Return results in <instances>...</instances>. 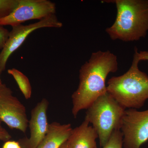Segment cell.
I'll return each mask as SVG.
<instances>
[{
  "mask_svg": "<svg viewBox=\"0 0 148 148\" xmlns=\"http://www.w3.org/2000/svg\"><path fill=\"white\" fill-rule=\"evenodd\" d=\"M118 69L117 56L110 51L92 53L80 69L78 86L72 95V112L75 118L80 111L87 110L95 100L107 93L106 78L110 73Z\"/></svg>",
  "mask_w": 148,
  "mask_h": 148,
  "instance_id": "6da1fadb",
  "label": "cell"
},
{
  "mask_svg": "<svg viewBox=\"0 0 148 148\" xmlns=\"http://www.w3.org/2000/svg\"><path fill=\"white\" fill-rule=\"evenodd\" d=\"M117 14L114 22L106 32L112 40L138 41L148 31V0H114Z\"/></svg>",
  "mask_w": 148,
  "mask_h": 148,
  "instance_id": "7a4b0ae2",
  "label": "cell"
},
{
  "mask_svg": "<svg viewBox=\"0 0 148 148\" xmlns=\"http://www.w3.org/2000/svg\"><path fill=\"white\" fill-rule=\"evenodd\" d=\"M140 62L134 53L129 70L108 82L107 92L125 109H140L148 99V76L139 69Z\"/></svg>",
  "mask_w": 148,
  "mask_h": 148,
  "instance_id": "3957f363",
  "label": "cell"
},
{
  "mask_svg": "<svg viewBox=\"0 0 148 148\" xmlns=\"http://www.w3.org/2000/svg\"><path fill=\"white\" fill-rule=\"evenodd\" d=\"M87 110L85 119L92 125L103 148L114 130H120L125 109L107 92L95 100Z\"/></svg>",
  "mask_w": 148,
  "mask_h": 148,
  "instance_id": "277c9868",
  "label": "cell"
},
{
  "mask_svg": "<svg viewBox=\"0 0 148 148\" xmlns=\"http://www.w3.org/2000/svg\"><path fill=\"white\" fill-rule=\"evenodd\" d=\"M62 26L63 24L58 20L56 15L53 14L32 24L12 27L8 39L0 51V75L5 70L10 56L23 44L32 32L42 28H60Z\"/></svg>",
  "mask_w": 148,
  "mask_h": 148,
  "instance_id": "5b68a950",
  "label": "cell"
},
{
  "mask_svg": "<svg viewBox=\"0 0 148 148\" xmlns=\"http://www.w3.org/2000/svg\"><path fill=\"white\" fill-rule=\"evenodd\" d=\"M56 13V4L49 0H18L14 10L0 20V25L12 27L29 20H42Z\"/></svg>",
  "mask_w": 148,
  "mask_h": 148,
  "instance_id": "8992f818",
  "label": "cell"
},
{
  "mask_svg": "<svg viewBox=\"0 0 148 148\" xmlns=\"http://www.w3.org/2000/svg\"><path fill=\"white\" fill-rule=\"evenodd\" d=\"M120 130L124 148H140L148 140V110H125Z\"/></svg>",
  "mask_w": 148,
  "mask_h": 148,
  "instance_id": "52a82bcc",
  "label": "cell"
},
{
  "mask_svg": "<svg viewBox=\"0 0 148 148\" xmlns=\"http://www.w3.org/2000/svg\"><path fill=\"white\" fill-rule=\"evenodd\" d=\"M0 120L11 129L27 132L29 121L26 108L2 83L0 84Z\"/></svg>",
  "mask_w": 148,
  "mask_h": 148,
  "instance_id": "ba28073f",
  "label": "cell"
},
{
  "mask_svg": "<svg viewBox=\"0 0 148 148\" xmlns=\"http://www.w3.org/2000/svg\"><path fill=\"white\" fill-rule=\"evenodd\" d=\"M49 104L47 99L43 98L32 110L28 124L30 137H24L18 141L21 148H37L45 137L49 124L47 116Z\"/></svg>",
  "mask_w": 148,
  "mask_h": 148,
  "instance_id": "9c48e42d",
  "label": "cell"
},
{
  "mask_svg": "<svg viewBox=\"0 0 148 148\" xmlns=\"http://www.w3.org/2000/svg\"><path fill=\"white\" fill-rule=\"evenodd\" d=\"M87 119L72 130L67 141L69 148H96L98 135Z\"/></svg>",
  "mask_w": 148,
  "mask_h": 148,
  "instance_id": "30bf717a",
  "label": "cell"
},
{
  "mask_svg": "<svg viewBox=\"0 0 148 148\" xmlns=\"http://www.w3.org/2000/svg\"><path fill=\"white\" fill-rule=\"evenodd\" d=\"M72 130L70 123H51L49 124L46 135L37 148H59L67 141Z\"/></svg>",
  "mask_w": 148,
  "mask_h": 148,
  "instance_id": "8fae6325",
  "label": "cell"
},
{
  "mask_svg": "<svg viewBox=\"0 0 148 148\" xmlns=\"http://www.w3.org/2000/svg\"><path fill=\"white\" fill-rule=\"evenodd\" d=\"M8 73L13 77L18 88L26 99H29L32 95V87L29 79L24 74L16 69H8Z\"/></svg>",
  "mask_w": 148,
  "mask_h": 148,
  "instance_id": "7c38bea8",
  "label": "cell"
},
{
  "mask_svg": "<svg viewBox=\"0 0 148 148\" xmlns=\"http://www.w3.org/2000/svg\"><path fill=\"white\" fill-rule=\"evenodd\" d=\"M123 146V135L120 130H114L108 142L102 148H122Z\"/></svg>",
  "mask_w": 148,
  "mask_h": 148,
  "instance_id": "4fadbf2b",
  "label": "cell"
},
{
  "mask_svg": "<svg viewBox=\"0 0 148 148\" xmlns=\"http://www.w3.org/2000/svg\"><path fill=\"white\" fill-rule=\"evenodd\" d=\"M18 0H0V20L8 15L16 8Z\"/></svg>",
  "mask_w": 148,
  "mask_h": 148,
  "instance_id": "5bb4252c",
  "label": "cell"
},
{
  "mask_svg": "<svg viewBox=\"0 0 148 148\" xmlns=\"http://www.w3.org/2000/svg\"><path fill=\"white\" fill-rule=\"evenodd\" d=\"M10 32L3 26L0 25V51L2 50L8 39Z\"/></svg>",
  "mask_w": 148,
  "mask_h": 148,
  "instance_id": "9a60e30c",
  "label": "cell"
},
{
  "mask_svg": "<svg viewBox=\"0 0 148 148\" xmlns=\"http://www.w3.org/2000/svg\"><path fill=\"white\" fill-rule=\"evenodd\" d=\"M1 123V121L0 120V140L5 142L10 140L11 136L7 130L2 126Z\"/></svg>",
  "mask_w": 148,
  "mask_h": 148,
  "instance_id": "2e32d148",
  "label": "cell"
},
{
  "mask_svg": "<svg viewBox=\"0 0 148 148\" xmlns=\"http://www.w3.org/2000/svg\"><path fill=\"white\" fill-rule=\"evenodd\" d=\"M135 53L137 55L139 61H148V50L138 52V49L135 48Z\"/></svg>",
  "mask_w": 148,
  "mask_h": 148,
  "instance_id": "e0dca14e",
  "label": "cell"
},
{
  "mask_svg": "<svg viewBox=\"0 0 148 148\" xmlns=\"http://www.w3.org/2000/svg\"><path fill=\"white\" fill-rule=\"evenodd\" d=\"M2 148H21L18 141L8 140L5 142Z\"/></svg>",
  "mask_w": 148,
  "mask_h": 148,
  "instance_id": "ac0fdd59",
  "label": "cell"
},
{
  "mask_svg": "<svg viewBox=\"0 0 148 148\" xmlns=\"http://www.w3.org/2000/svg\"><path fill=\"white\" fill-rule=\"evenodd\" d=\"M59 148H69L68 147V144H67V141L64 143L63 145L59 147Z\"/></svg>",
  "mask_w": 148,
  "mask_h": 148,
  "instance_id": "d6986e66",
  "label": "cell"
},
{
  "mask_svg": "<svg viewBox=\"0 0 148 148\" xmlns=\"http://www.w3.org/2000/svg\"><path fill=\"white\" fill-rule=\"evenodd\" d=\"M1 80V79H0V84L2 83Z\"/></svg>",
  "mask_w": 148,
  "mask_h": 148,
  "instance_id": "ffe728a7",
  "label": "cell"
}]
</instances>
